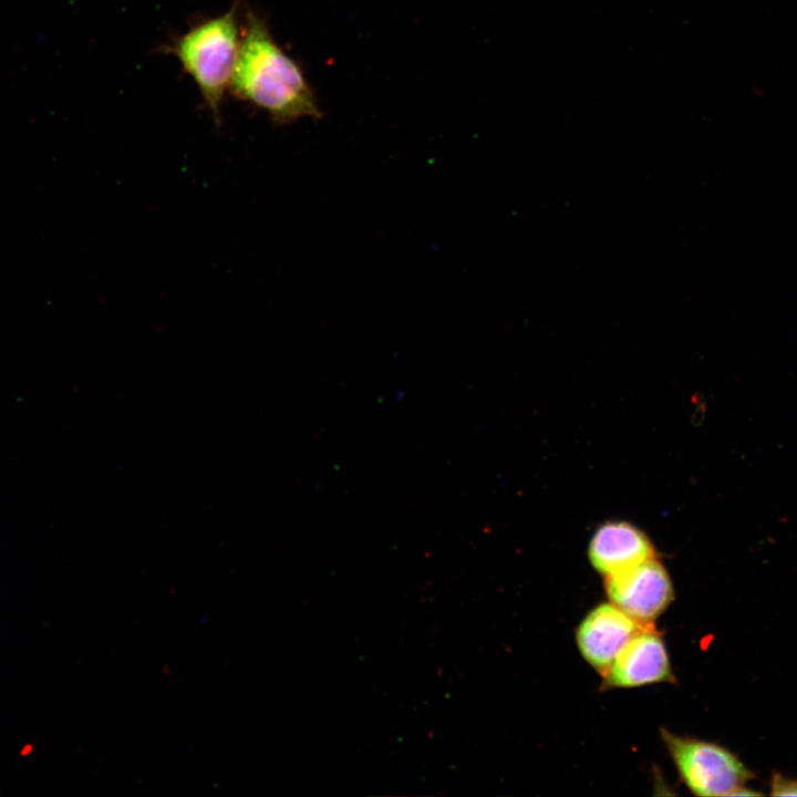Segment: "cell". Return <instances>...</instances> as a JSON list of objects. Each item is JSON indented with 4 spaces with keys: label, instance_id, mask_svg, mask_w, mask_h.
<instances>
[{
    "label": "cell",
    "instance_id": "1",
    "mask_svg": "<svg viewBox=\"0 0 797 797\" xmlns=\"http://www.w3.org/2000/svg\"><path fill=\"white\" fill-rule=\"evenodd\" d=\"M230 90L241 101L266 111L277 124L322 116L302 69L255 13L246 19Z\"/></svg>",
    "mask_w": 797,
    "mask_h": 797
},
{
    "label": "cell",
    "instance_id": "2",
    "mask_svg": "<svg viewBox=\"0 0 797 797\" xmlns=\"http://www.w3.org/2000/svg\"><path fill=\"white\" fill-rule=\"evenodd\" d=\"M237 7L205 20L177 38L170 52L195 82L205 105L219 122L241 43Z\"/></svg>",
    "mask_w": 797,
    "mask_h": 797
},
{
    "label": "cell",
    "instance_id": "3",
    "mask_svg": "<svg viewBox=\"0 0 797 797\" xmlns=\"http://www.w3.org/2000/svg\"><path fill=\"white\" fill-rule=\"evenodd\" d=\"M661 733L682 780L697 796H735L754 777L735 754L718 744L665 729Z\"/></svg>",
    "mask_w": 797,
    "mask_h": 797
},
{
    "label": "cell",
    "instance_id": "4",
    "mask_svg": "<svg viewBox=\"0 0 797 797\" xmlns=\"http://www.w3.org/2000/svg\"><path fill=\"white\" fill-rule=\"evenodd\" d=\"M605 591L613 604L644 623H652L673 600L669 573L654 557L605 577Z\"/></svg>",
    "mask_w": 797,
    "mask_h": 797
},
{
    "label": "cell",
    "instance_id": "5",
    "mask_svg": "<svg viewBox=\"0 0 797 797\" xmlns=\"http://www.w3.org/2000/svg\"><path fill=\"white\" fill-rule=\"evenodd\" d=\"M650 625L653 624L633 619L612 602L601 603L581 621L576 640L584 660L603 675L620 650Z\"/></svg>",
    "mask_w": 797,
    "mask_h": 797
},
{
    "label": "cell",
    "instance_id": "6",
    "mask_svg": "<svg viewBox=\"0 0 797 797\" xmlns=\"http://www.w3.org/2000/svg\"><path fill=\"white\" fill-rule=\"evenodd\" d=\"M608 687H635L674 680L666 648L653 625L639 631L603 674Z\"/></svg>",
    "mask_w": 797,
    "mask_h": 797
},
{
    "label": "cell",
    "instance_id": "7",
    "mask_svg": "<svg viewBox=\"0 0 797 797\" xmlns=\"http://www.w3.org/2000/svg\"><path fill=\"white\" fill-rule=\"evenodd\" d=\"M588 557L593 568L609 577L654 557L648 536L627 521H608L593 534Z\"/></svg>",
    "mask_w": 797,
    "mask_h": 797
},
{
    "label": "cell",
    "instance_id": "8",
    "mask_svg": "<svg viewBox=\"0 0 797 797\" xmlns=\"http://www.w3.org/2000/svg\"><path fill=\"white\" fill-rule=\"evenodd\" d=\"M772 796H797V779L774 773L770 779Z\"/></svg>",
    "mask_w": 797,
    "mask_h": 797
}]
</instances>
